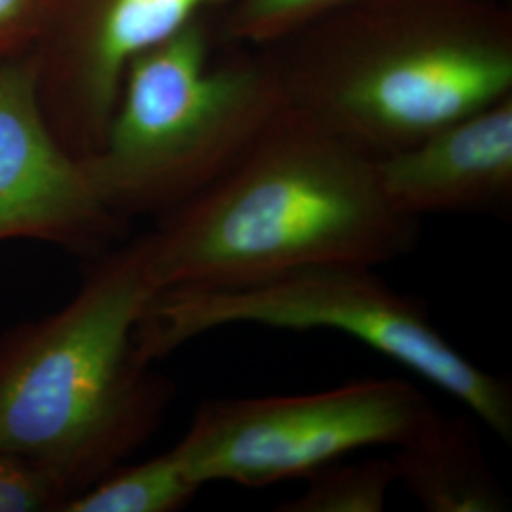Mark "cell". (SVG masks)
<instances>
[{"label":"cell","mask_w":512,"mask_h":512,"mask_svg":"<svg viewBox=\"0 0 512 512\" xmlns=\"http://www.w3.org/2000/svg\"><path fill=\"white\" fill-rule=\"evenodd\" d=\"M418 239L420 220L385 200L376 158L293 107L145 236L156 293L236 287L325 264L378 268L410 255Z\"/></svg>","instance_id":"obj_1"},{"label":"cell","mask_w":512,"mask_h":512,"mask_svg":"<svg viewBox=\"0 0 512 512\" xmlns=\"http://www.w3.org/2000/svg\"><path fill=\"white\" fill-rule=\"evenodd\" d=\"M275 46L289 107L374 158L512 95L499 0H359Z\"/></svg>","instance_id":"obj_2"},{"label":"cell","mask_w":512,"mask_h":512,"mask_svg":"<svg viewBox=\"0 0 512 512\" xmlns=\"http://www.w3.org/2000/svg\"><path fill=\"white\" fill-rule=\"evenodd\" d=\"M154 293L143 236L107 251L65 308L0 340V454L50 473L69 499L120 467L171 403L135 346Z\"/></svg>","instance_id":"obj_3"},{"label":"cell","mask_w":512,"mask_h":512,"mask_svg":"<svg viewBox=\"0 0 512 512\" xmlns=\"http://www.w3.org/2000/svg\"><path fill=\"white\" fill-rule=\"evenodd\" d=\"M287 107L272 57L217 61L200 16L129 63L105 137L80 162L116 217L160 219L219 181Z\"/></svg>","instance_id":"obj_4"},{"label":"cell","mask_w":512,"mask_h":512,"mask_svg":"<svg viewBox=\"0 0 512 512\" xmlns=\"http://www.w3.org/2000/svg\"><path fill=\"white\" fill-rule=\"evenodd\" d=\"M234 325L349 336L439 387L512 442L511 384L471 363L435 327L420 298L389 287L376 268L325 264L236 287L158 291L137 325L135 346L152 365Z\"/></svg>","instance_id":"obj_5"},{"label":"cell","mask_w":512,"mask_h":512,"mask_svg":"<svg viewBox=\"0 0 512 512\" xmlns=\"http://www.w3.org/2000/svg\"><path fill=\"white\" fill-rule=\"evenodd\" d=\"M444 418L412 382L378 378L306 395L207 401L171 452L202 488H266L365 448H403Z\"/></svg>","instance_id":"obj_6"},{"label":"cell","mask_w":512,"mask_h":512,"mask_svg":"<svg viewBox=\"0 0 512 512\" xmlns=\"http://www.w3.org/2000/svg\"><path fill=\"white\" fill-rule=\"evenodd\" d=\"M232 0H50L33 50L50 128L76 158L95 152L129 63Z\"/></svg>","instance_id":"obj_7"},{"label":"cell","mask_w":512,"mask_h":512,"mask_svg":"<svg viewBox=\"0 0 512 512\" xmlns=\"http://www.w3.org/2000/svg\"><path fill=\"white\" fill-rule=\"evenodd\" d=\"M124 224L50 128L33 52L2 59L0 241L42 239L78 253H107Z\"/></svg>","instance_id":"obj_8"},{"label":"cell","mask_w":512,"mask_h":512,"mask_svg":"<svg viewBox=\"0 0 512 512\" xmlns=\"http://www.w3.org/2000/svg\"><path fill=\"white\" fill-rule=\"evenodd\" d=\"M385 200L406 217L512 207V95L376 158Z\"/></svg>","instance_id":"obj_9"},{"label":"cell","mask_w":512,"mask_h":512,"mask_svg":"<svg viewBox=\"0 0 512 512\" xmlns=\"http://www.w3.org/2000/svg\"><path fill=\"white\" fill-rule=\"evenodd\" d=\"M397 482L429 512H505L511 499L494 475L475 429L444 418L425 437L395 448Z\"/></svg>","instance_id":"obj_10"},{"label":"cell","mask_w":512,"mask_h":512,"mask_svg":"<svg viewBox=\"0 0 512 512\" xmlns=\"http://www.w3.org/2000/svg\"><path fill=\"white\" fill-rule=\"evenodd\" d=\"M202 490L169 450L131 467H116L88 490L67 499L63 512H171Z\"/></svg>","instance_id":"obj_11"},{"label":"cell","mask_w":512,"mask_h":512,"mask_svg":"<svg viewBox=\"0 0 512 512\" xmlns=\"http://www.w3.org/2000/svg\"><path fill=\"white\" fill-rule=\"evenodd\" d=\"M300 494L277 503V512H382L397 484L393 459L334 461L306 476Z\"/></svg>","instance_id":"obj_12"},{"label":"cell","mask_w":512,"mask_h":512,"mask_svg":"<svg viewBox=\"0 0 512 512\" xmlns=\"http://www.w3.org/2000/svg\"><path fill=\"white\" fill-rule=\"evenodd\" d=\"M359 0H232L222 35L239 46L272 48Z\"/></svg>","instance_id":"obj_13"},{"label":"cell","mask_w":512,"mask_h":512,"mask_svg":"<svg viewBox=\"0 0 512 512\" xmlns=\"http://www.w3.org/2000/svg\"><path fill=\"white\" fill-rule=\"evenodd\" d=\"M67 499V490L50 473L0 454V512L59 511Z\"/></svg>","instance_id":"obj_14"},{"label":"cell","mask_w":512,"mask_h":512,"mask_svg":"<svg viewBox=\"0 0 512 512\" xmlns=\"http://www.w3.org/2000/svg\"><path fill=\"white\" fill-rule=\"evenodd\" d=\"M50 0H0V61L35 50Z\"/></svg>","instance_id":"obj_15"},{"label":"cell","mask_w":512,"mask_h":512,"mask_svg":"<svg viewBox=\"0 0 512 512\" xmlns=\"http://www.w3.org/2000/svg\"><path fill=\"white\" fill-rule=\"evenodd\" d=\"M499 2H505V0H499Z\"/></svg>","instance_id":"obj_16"}]
</instances>
